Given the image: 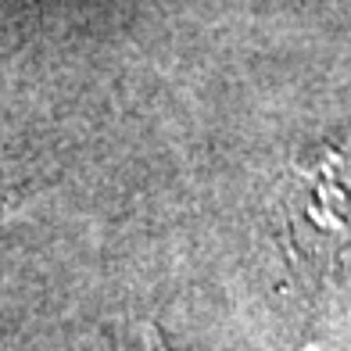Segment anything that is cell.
Returning <instances> with one entry per match:
<instances>
[{"label":"cell","mask_w":351,"mask_h":351,"mask_svg":"<svg viewBox=\"0 0 351 351\" xmlns=\"http://www.w3.org/2000/svg\"><path fill=\"white\" fill-rule=\"evenodd\" d=\"M22 197H25V190H0V219H4L14 204H22Z\"/></svg>","instance_id":"obj_1"}]
</instances>
